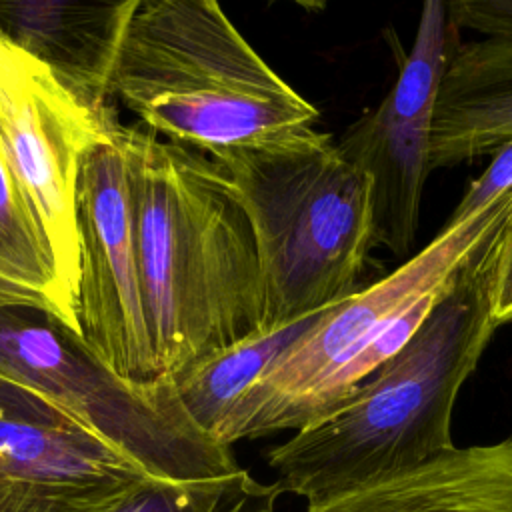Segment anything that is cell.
<instances>
[{"label": "cell", "mask_w": 512, "mask_h": 512, "mask_svg": "<svg viewBox=\"0 0 512 512\" xmlns=\"http://www.w3.org/2000/svg\"><path fill=\"white\" fill-rule=\"evenodd\" d=\"M512 142V42H458L438 84L432 170L494 156Z\"/></svg>", "instance_id": "obj_12"}, {"label": "cell", "mask_w": 512, "mask_h": 512, "mask_svg": "<svg viewBox=\"0 0 512 512\" xmlns=\"http://www.w3.org/2000/svg\"><path fill=\"white\" fill-rule=\"evenodd\" d=\"M448 10L460 30L512 42V0H454Z\"/></svg>", "instance_id": "obj_19"}, {"label": "cell", "mask_w": 512, "mask_h": 512, "mask_svg": "<svg viewBox=\"0 0 512 512\" xmlns=\"http://www.w3.org/2000/svg\"><path fill=\"white\" fill-rule=\"evenodd\" d=\"M158 370L174 376L262 328L250 218L208 156L122 126Z\"/></svg>", "instance_id": "obj_1"}, {"label": "cell", "mask_w": 512, "mask_h": 512, "mask_svg": "<svg viewBox=\"0 0 512 512\" xmlns=\"http://www.w3.org/2000/svg\"><path fill=\"white\" fill-rule=\"evenodd\" d=\"M490 302L498 326L512 322V206L494 238Z\"/></svg>", "instance_id": "obj_20"}, {"label": "cell", "mask_w": 512, "mask_h": 512, "mask_svg": "<svg viewBox=\"0 0 512 512\" xmlns=\"http://www.w3.org/2000/svg\"><path fill=\"white\" fill-rule=\"evenodd\" d=\"M112 96L154 136L204 156L312 128L320 116L210 0H140Z\"/></svg>", "instance_id": "obj_4"}, {"label": "cell", "mask_w": 512, "mask_h": 512, "mask_svg": "<svg viewBox=\"0 0 512 512\" xmlns=\"http://www.w3.org/2000/svg\"><path fill=\"white\" fill-rule=\"evenodd\" d=\"M0 372L46 394L82 430L162 482L238 472L230 446L188 416L170 376L130 382L100 364L82 338L32 310H0Z\"/></svg>", "instance_id": "obj_6"}, {"label": "cell", "mask_w": 512, "mask_h": 512, "mask_svg": "<svg viewBox=\"0 0 512 512\" xmlns=\"http://www.w3.org/2000/svg\"><path fill=\"white\" fill-rule=\"evenodd\" d=\"M0 310H32L82 338L48 238L0 146Z\"/></svg>", "instance_id": "obj_14"}, {"label": "cell", "mask_w": 512, "mask_h": 512, "mask_svg": "<svg viewBox=\"0 0 512 512\" xmlns=\"http://www.w3.org/2000/svg\"><path fill=\"white\" fill-rule=\"evenodd\" d=\"M494 238L460 268L406 346L356 396L266 450L284 492L306 498L308 506L322 504L454 448L458 392L498 328L490 302Z\"/></svg>", "instance_id": "obj_2"}, {"label": "cell", "mask_w": 512, "mask_h": 512, "mask_svg": "<svg viewBox=\"0 0 512 512\" xmlns=\"http://www.w3.org/2000/svg\"><path fill=\"white\" fill-rule=\"evenodd\" d=\"M512 192L442 230L398 268L332 306L246 392L224 444L302 430L340 410L398 354L460 268L486 246Z\"/></svg>", "instance_id": "obj_5"}, {"label": "cell", "mask_w": 512, "mask_h": 512, "mask_svg": "<svg viewBox=\"0 0 512 512\" xmlns=\"http://www.w3.org/2000/svg\"><path fill=\"white\" fill-rule=\"evenodd\" d=\"M284 494L278 482H260L248 470L202 480H148L112 512H276Z\"/></svg>", "instance_id": "obj_16"}, {"label": "cell", "mask_w": 512, "mask_h": 512, "mask_svg": "<svg viewBox=\"0 0 512 512\" xmlns=\"http://www.w3.org/2000/svg\"><path fill=\"white\" fill-rule=\"evenodd\" d=\"M82 344L130 382L162 378L148 326L130 162L118 122L82 160L78 174Z\"/></svg>", "instance_id": "obj_7"}, {"label": "cell", "mask_w": 512, "mask_h": 512, "mask_svg": "<svg viewBox=\"0 0 512 512\" xmlns=\"http://www.w3.org/2000/svg\"><path fill=\"white\" fill-rule=\"evenodd\" d=\"M118 120L86 110L36 58L0 36V146L78 306V174L88 150Z\"/></svg>", "instance_id": "obj_8"}, {"label": "cell", "mask_w": 512, "mask_h": 512, "mask_svg": "<svg viewBox=\"0 0 512 512\" xmlns=\"http://www.w3.org/2000/svg\"><path fill=\"white\" fill-rule=\"evenodd\" d=\"M308 512H512V438L452 448L384 482Z\"/></svg>", "instance_id": "obj_13"}, {"label": "cell", "mask_w": 512, "mask_h": 512, "mask_svg": "<svg viewBox=\"0 0 512 512\" xmlns=\"http://www.w3.org/2000/svg\"><path fill=\"white\" fill-rule=\"evenodd\" d=\"M512 192V142L502 146L494 156L486 170L468 186L452 214L448 216L444 226L466 220L478 210L486 208L494 200Z\"/></svg>", "instance_id": "obj_17"}, {"label": "cell", "mask_w": 512, "mask_h": 512, "mask_svg": "<svg viewBox=\"0 0 512 512\" xmlns=\"http://www.w3.org/2000/svg\"><path fill=\"white\" fill-rule=\"evenodd\" d=\"M458 42L460 28L448 2H424L392 90L338 140L342 154L372 182L374 240L394 256H408L416 238L422 192L432 172L436 92Z\"/></svg>", "instance_id": "obj_9"}, {"label": "cell", "mask_w": 512, "mask_h": 512, "mask_svg": "<svg viewBox=\"0 0 512 512\" xmlns=\"http://www.w3.org/2000/svg\"><path fill=\"white\" fill-rule=\"evenodd\" d=\"M0 512H34L20 486L0 468Z\"/></svg>", "instance_id": "obj_21"}, {"label": "cell", "mask_w": 512, "mask_h": 512, "mask_svg": "<svg viewBox=\"0 0 512 512\" xmlns=\"http://www.w3.org/2000/svg\"><path fill=\"white\" fill-rule=\"evenodd\" d=\"M330 308L282 328L258 330L170 376L182 406L196 426L224 444L226 428L246 392Z\"/></svg>", "instance_id": "obj_15"}, {"label": "cell", "mask_w": 512, "mask_h": 512, "mask_svg": "<svg viewBox=\"0 0 512 512\" xmlns=\"http://www.w3.org/2000/svg\"><path fill=\"white\" fill-rule=\"evenodd\" d=\"M0 468L34 512H112L152 480L94 434L0 416Z\"/></svg>", "instance_id": "obj_10"}, {"label": "cell", "mask_w": 512, "mask_h": 512, "mask_svg": "<svg viewBox=\"0 0 512 512\" xmlns=\"http://www.w3.org/2000/svg\"><path fill=\"white\" fill-rule=\"evenodd\" d=\"M0 416L76 426L46 394L0 372Z\"/></svg>", "instance_id": "obj_18"}, {"label": "cell", "mask_w": 512, "mask_h": 512, "mask_svg": "<svg viewBox=\"0 0 512 512\" xmlns=\"http://www.w3.org/2000/svg\"><path fill=\"white\" fill-rule=\"evenodd\" d=\"M208 158L252 224L264 292L260 330L298 322L370 284L372 182L338 140L312 126Z\"/></svg>", "instance_id": "obj_3"}, {"label": "cell", "mask_w": 512, "mask_h": 512, "mask_svg": "<svg viewBox=\"0 0 512 512\" xmlns=\"http://www.w3.org/2000/svg\"><path fill=\"white\" fill-rule=\"evenodd\" d=\"M138 4L0 2V36L44 64L86 110L110 122L118 120L110 106L114 68Z\"/></svg>", "instance_id": "obj_11"}]
</instances>
